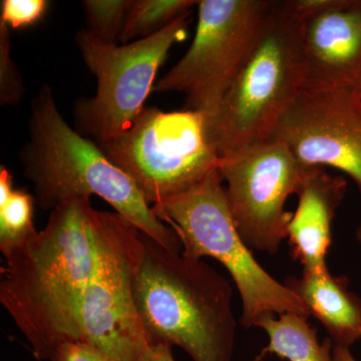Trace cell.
<instances>
[{"label": "cell", "instance_id": "6da1fadb", "mask_svg": "<svg viewBox=\"0 0 361 361\" xmlns=\"http://www.w3.org/2000/svg\"><path fill=\"white\" fill-rule=\"evenodd\" d=\"M89 198L63 202L42 231L2 253L0 303L25 337L35 360L61 345L84 343L82 304L94 249Z\"/></svg>", "mask_w": 361, "mask_h": 361}, {"label": "cell", "instance_id": "7a4b0ae2", "mask_svg": "<svg viewBox=\"0 0 361 361\" xmlns=\"http://www.w3.org/2000/svg\"><path fill=\"white\" fill-rule=\"evenodd\" d=\"M18 158L35 190V204L42 210L51 212L71 199L96 195L157 243L182 252L178 235L156 217L134 182L96 142L66 122L49 85H42L33 97L28 140Z\"/></svg>", "mask_w": 361, "mask_h": 361}, {"label": "cell", "instance_id": "3957f363", "mask_svg": "<svg viewBox=\"0 0 361 361\" xmlns=\"http://www.w3.org/2000/svg\"><path fill=\"white\" fill-rule=\"evenodd\" d=\"M135 310L149 344L179 346L194 361H233L237 322L231 283L210 265L142 233Z\"/></svg>", "mask_w": 361, "mask_h": 361}, {"label": "cell", "instance_id": "277c9868", "mask_svg": "<svg viewBox=\"0 0 361 361\" xmlns=\"http://www.w3.org/2000/svg\"><path fill=\"white\" fill-rule=\"evenodd\" d=\"M301 90L297 20L287 1H273L215 113L205 118L218 157L269 139Z\"/></svg>", "mask_w": 361, "mask_h": 361}, {"label": "cell", "instance_id": "5b68a950", "mask_svg": "<svg viewBox=\"0 0 361 361\" xmlns=\"http://www.w3.org/2000/svg\"><path fill=\"white\" fill-rule=\"evenodd\" d=\"M151 209L178 235L185 257L215 259L230 273L241 296L244 327L255 326L265 314L295 313L310 318L303 301L259 264L240 236L219 171H214L189 191L154 204Z\"/></svg>", "mask_w": 361, "mask_h": 361}, {"label": "cell", "instance_id": "8992f818", "mask_svg": "<svg viewBox=\"0 0 361 361\" xmlns=\"http://www.w3.org/2000/svg\"><path fill=\"white\" fill-rule=\"evenodd\" d=\"M191 13L182 14L152 37L127 44H106L85 30L77 33L75 44L97 82L94 97L75 102L78 134L103 146L130 130L146 106L169 51L186 39Z\"/></svg>", "mask_w": 361, "mask_h": 361}, {"label": "cell", "instance_id": "52a82bcc", "mask_svg": "<svg viewBox=\"0 0 361 361\" xmlns=\"http://www.w3.org/2000/svg\"><path fill=\"white\" fill-rule=\"evenodd\" d=\"M99 147L149 205L196 187L221 161L209 141L205 118L187 109L145 106L126 134Z\"/></svg>", "mask_w": 361, "mask_h": 361}, {"label": "cell", "instance_id": "ba28073f", "mask_svg": "<svg viewBox=\"0 0 361 361\" xmlns=\"http://www.w3.org/2000/svg\"><path fill=\"white\" fill-rule=\"evenodd\" d=\"M94 260L84 304V343L114 361H139L148 345L135 310L134 283L142 232L118 213H92Z\"/></svg>", "mask_w": 361, "mask_h": 361}, {"label": "cell", "instance_id": "9c48e42d", "mask_svg": "<svg viewBox=\"0 0 361 361\" xmlns=\"http://www.w3.org/2000/svg\"><path fill=\"white\" fill-rule=\"evenodd\" d=\"M272 4L269 0H200L193 42L157 80L153 92H180L186 97L187 110L205 118L212 116Z\"/></svg>", "mask_w": 361, "mask_h": 361}, {"label": "cell", "instance_id": "30bf717a", "mask_svg": "<svg viewBox=\"0 0 361 361\" xmlns=\"http://www.w3.org/2000/svg\"><path fill=\"white\" fill-rule=\"evenodd\" d=\"M311 169L304 168L275 137L221 159L218 171L226 200L237 231L251 250L272 255L279 250L293 216L285 210L287 199L298 194Z\"/></svg>", "mask_w": 361, "mask_h": 361}, {"label": "cell", "instance_id": "8fae6325", "mask_svg": "<svg viewBox=\"0 0 361 361\" xmlns=\"http://www.w3.org/2000/svg\"><path fill=\"white\" fill-rule=\"evenodd\" d=\"M270 137L304 168H336L361 193V94L350 89H302Z\"/></svg>", "mask_w": 361, "mask_h": 361}, {"label": "cell", "instance_id": "7c38bea8", "mask_svg": "<svg viewBox=\"0 0 361 361\" xmlns=\"http://www.w3.org/2000/svg\"><path fill=\"white\" fill-rule=\"evenodd\" d=\"M302 89L361 87V0H288Z\"/></svg>", "mask_w": 361, "mask_h": 361}, {"label": "cell", "instance_id": "4fadbf2b", "mask_svg": "<svg viewBox=\"0 0 361 361\" xmlns=\"http://www.w3.org/2000/svg\"><path fill=\"white\" fill-rule=\"evenodd\" d=\"M348 182L324 168H312L298 192V206L288 225L291 254L305 272H329L331 224L345 196Z\"/></svg>", "mask_w": 361, "mask_h": 361}, {"label": "cell", "instance_id": "5bb4252c", "mask_svg": "<svg viewBox=\"0 0 361 361\" xmlns=\"http://www.w3.org/2000/svg\"><path fill=\"white\" fill-rule=\"evenodd\" d=\"M284 284L322 323L334 345L350 348L361 341V297L349 289L348 278L303 271Z\"/></svg>", "mask_w": 361, "mask_h": 361}, {"label": "cell", "instance_id": "9a60e30c", "mask_svg": "<svg viewBox=\"0 0 361 361\" xmlns=\"http://www.w3.org/2000/svg\"><path fill=\"white\" fill-rule=\"evenodd\" d=\"M307 319L295 313L261 316L254 327L264 330L269 343L254 361H262L268 355L288 361H334L331 339L318 341Z\"/></svg>", "mask_w": 361, "mask_h": 361}, {"label": "cell", "instance_id": "2e32d148", "mask_svg": "<svg viewBox=\"0 0 361 361\" xmlns=\"http://www.w3.org/2000/svg\"><path fill=\"white\" fill-rule=\"evenodd\" d=\"M33 195L14 189L13 177L0 166V251L1 253L37 234L33 224Z\"/></svg>", "mask_w": 361, "mask_h": 361}, {"label": "cell", "instance_id": "e0dca14e", "mask_svg": "<svg viewBox=\"0 0 361 361\" xmlns=\"http://www.w3.org/2000/svg\"><path fill=\"white\" fill-rule=\"evenodd\" d=\"M197 0H134L120 42L147 39L198 6Z\"/></svg>", "mask_w": 361, "mask_h": 361}, {"label": "cell", "instance_id": "ac0fdd59", "mask_svg": "<svg viewBox=\"0 0 361 361\" xmlns=\"http://www.w3.org/2000/svg\"><path fill=\"white\" fill-rule=\"evenodd\" d=\"M133 4L134 0H85V30L101 42L118 44Z\"/></svg>", "mask_w": 361, "mask_h": 361}, {"label": "cell", "instance_id": "d6986e66", "mask_svg": "<svg viewBox=\"0 0 361 361\" xmlns=\"http://www.w3.org/2000/svg\"><path fill=\"white\" fill-rule=\"evenodd\" d=\"M11 28L0 21V104L16 106L25 94L20 71L11 56Z\"/></svg>", "mask_w": 361, "mask_h": 361}, {"label": "cell", "instance_id": "ffe728a7", "mask_svg": "<svg viewBox=\"0 0 361 361\" xmlns=\"http://www.w3.org/2000/svg\"><path fill=\"white\" fill-rule=\"evenodd\" d=\"M49 6L47 0H4L0 21L13 30L27 27L42 20Z\"/></svg>", "mask_w": 361, "mask_h": 361}, {"label": "cell", "instance_id": "44dd1931", "mask_svg": "<svg viewBox=\"0 0 361 361\" xmlns=\"http://www.w3.org/2000/svg\"><path fill=\"white\" fill-rule=\"evenodd\" d=\"M49 361H114L85 343H66L56 351Z\"/></svg>", "mask_w": 361, "mask_h": 361}, {"label": "cell", "instance_id": "7402d4cb", "mask_svg": "<svg viewBox=\"0 0 361 361\" xmlns=\"http://www.w3.org/2000/svg\"><path fill=\"white\" fill-rule=\"evenodd\" d=\"M139 361H176L172 346L168 344H148L142 349Z\"/></svg>", "mask_w": 361, "mask_h": 361}, {"label": "cell", "instance_id": "603a6c76", "mask_svg": "<svg viewBox=\"0 0 361 361\" xmlns=\"http://www.w3.org/2000/svg\"><path fill=\"white\" fill-rule=\"evenodd\" d=\"M332 357L334 361H357L351 353L350 348L336 345H334L332 349Z\"/></svg>", "mask_w": 361, "mask_h": 361}, {"label": "cell", "instance_id": "cb8c5ba5", "mask_svg": "<svg viewBox=\"0 0 361 361\" xmlns=\"http://www.w3.org/2000/svg\"><path fill=\"white\" fill-rule=\"evenodd\" d=\"M355 238L361 246V225L358 227L357 231H356Z\"/></svg>", "mask_w": 361, "mask_h": 361}, {"label": "cell", "instance_id": "d4e9b609", "mask_svg": "<svg viewBox=\"0 0 361 361\" xmlns=\"http://www.w3.org/2000/svg\"><path fill=\"white\" fill-rule=\"evenodd\" d=\"M358 92H360V94H361V87H360V90H358Z\"/></svg>", "mask_w": 361, "mask_h": 361}]
</instances>
